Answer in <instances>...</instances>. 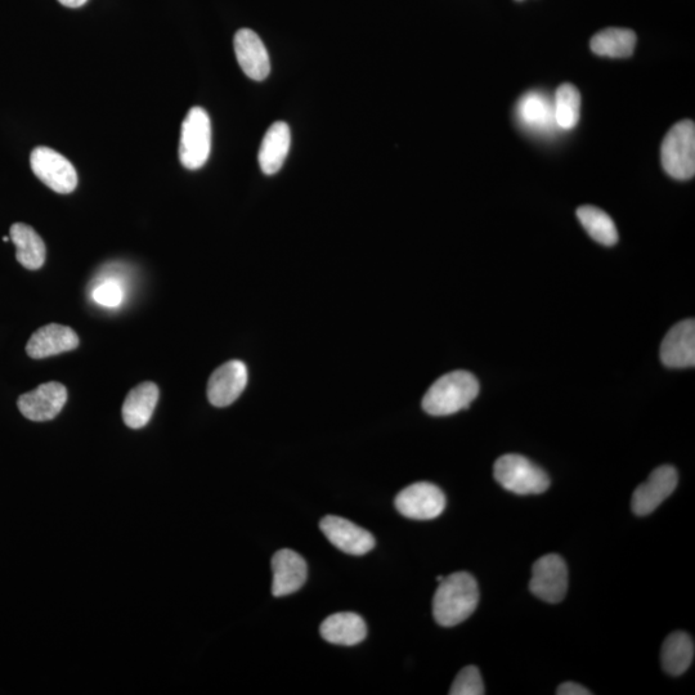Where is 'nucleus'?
I'll list each match as a JSON object with an SVG mask.
<instances>
[{"label": "nucleus", "mask_w": 695, "mask_h": 695, "mask_svg": "<svg viewBox=\"0 0 695 695\" xmlns=\"http://www.w3.org/2000/svg\"><path fill=\"white\" fill-rule=\"evenodd\" d=\"M517 118L524 128L535 133L546 134L558 128L554 118L553 102L541 92H528L520 98Z\"/></svg>", "instance_id": "nucleus-17"}, {"label": "nucleus", "mask_w": 695, "mask_h": 695, "mask_svg": "<svg viewBox=\"0 0 695 695\" xmlns=\"http://www.w3.org/2000/svg\"><path fill=\"white\" fill-rule=\"evenodd\" d=\"M396 508L403 517L415 520L436 519L446 509V496L436 484H411L396 497Z\"/></svg>", "instance_id": "nucleus-8"}, {"label": "nucleus", "mask_w": 695, "mask_h": 695, "mask_svg": "<svg viewBox=\"0 0 695 695\" xmlns=\"http://www.w3.org/2000/svg\"><path fill=\"white\" fill-rule=\"evenodd\" d=\"M679 475L674 466H659L632 495L631 508L639 517L652 514L654 510L674 493Z\"/></svg>", "instance_id": "nucleus-9"}, {"label": "nucleus", "mask_w": 695, "mask_h": 695, "mask_svg": "<svg viewBox=\"0 0 695 695\" xmlns=\"http://www.w3.org/2000/svg\"><path fill=\"white\" fill-rule=\"evenodd\" d=\"M636 34L629 29L609 28L594 35L591 51L595 55L611 58H626L634 53Z\"/></svg>", "instance_id": "nucleus-23"}, {"label": "nucleus", "mask_w": 695, "mask_h": 695, "mask_svg": "<svg viewBox=\"0 0 695 695\" xmlns=\"http://www.w3.org/2000/svg\"><path fill=\"white\" fill-rule=\"evenodd\" d=\"M10 240H11V237H3L4 242L10 241Z\"/></svg>", "instance_id": "nucleus-30"}, {"label": "nucleus", "mask_w": 695, "mask_h": 695, "mask_svg": "<svg viewBox=\"0 0 695 695\" xmlns=\"http://www.w3.org/2000/svg\"><path fill=\"white\" fill-rule=\"evenodd\" d=\"M272 594L276 598L297 593L306 584L308 567L303 556L290 549L277 551L272 558Z\"/></svg>", "instance_id": "nucleus-13"}, {"label": "nucleus", "mask_w": 695, "mask_h": 695, "mask_svg": "<svg viewBox=\"0 0 695 695\" xmlns=\"http://www.w3.org/2000/svg\"><path fill=\"white\" fill-rule=\"evenodd\" d=\"M212 151V123L203 107H192L181 130L179 159L188 170L203 168Z\"/></svg>", "instance_id": "nucleus-5"}, {"label": "nucleus", "mask_w": 695, "mask_h": 695, "mask_svg": "<svg viewBox=\"0 0 695 695\" xmlns=\"http://www.w3.org/2000/svg\"><path fill=\"white\" fill-rule=\"evenodd\" d=\"M10 237L16 246V258L22 267L37 271L46 262L47 249L42 237L33 227L25 223H15L11 227Z\"/></svg>", "instance_id": "nucleus-21"}, {"label": "nucleus", "mask_w": 695, "mask_h": 695, "mask_svg": "<svg viewBox=\"0 0 695 695\" xmlns=\"http://www.w3.org/2000/svg\"><path fill=\"white\" fill-rule=\"evenodd\" d=\"M290 143V128L284 121H277L267 130L258 155L260 169L264 174L273 176V174L280 172L282 165L288 158Z\"/></svg>", "instance_id": "nucleus-19"}, {"label": "nucleus", "mask_w": 695, "mask_h": 695, "mask_svg": "<svg viewBox=\"0 0 695 695\" xmlns=\"http://www.w3.org/2000/svg\"><path fill=\"white\" fill-rule=\"evenodd\" d=\"M479 603V589L475 578L466 572H457L443 578L434 594L433 616L439 626L454 627L468 620Z\"/></svg>", "instance_id": "nucleus-1"}, {"label": "nucleus", "mask_w": 695, "mask_h": 695, "mask_svg": "<svg viewBox=\"0 0 695 695\" xmlns=\"http://www.w3.org/2000/svg\"><path fill=\"white\" fill-rule=\"evenodd\" d=\"M479 394L477 378L468 371L450 372L429 388L423 398V408L432 416L454 415L465 410Z\"/></svg>", "instance_id": "nucleus-2"}, {"label": "nucleus", "mask_w": 695, "mask_h": 695, "mask_svg": "<svg viewBox=\"0 0 695 695\" xmlns=\"http://www.w3.org/2000/svg\"><path fill=\"white\" fill-rule=\"evenodd\" d=\"M62 4V6L69 7V8H79L84 6L85 3L88 2V0H58Z\"/></svg>", "instance_id": "nucleus-29"}, {"label": "nucleus", "mask_w": 695, "mask_h": 695, "mask_svg": "<svg viewBox=\"0 0 695 695\" xmlns=\"http://www.w3.org/2000/svg\"><path fill=\"white\" fill-rule=\"evenodd\" d=\"M484 690L481 672L475 666L463 668L456 676L451 686V695H483Z\"/></svg>", "instance_id": "nucleus-26"}, {"label": "nucleus", "mask_w": 695, "mask_h": 695, "mask_svg": "<svg viewBox=\"0 0 695 695\" xmlns=\"http://www.w3.org/2000/svg\"><path fill=\"white\" fill-rule=\"evenodd\" d=\"M237 62L250 79L262 82L271 73V61L262 39L250 29L237 31L233 39Z\"/></svg>", "instance_id": "nucleus-15"}, {"label": "nucleus", "mask_w": 695, "mask_h": 695, "mask_svg": "<svg viewBox=\"0 0 695 695\" xmlns=\"http://www.w3.org/2000/svg\"><path fill=\"white\" fill-rule=\"evenodd\" d=\"M553 105L556 127L563 130L576 128L580 121L581 94L575 85H560L556 89Z\"/></svg>", "instance_id": "nucleus-25"}, {"label": "nucleus", "mask_w": 695, "mask_h": 695, "mask_svg": "<svg viewBox=\"0 0 695 695\" xmlns=\"http://www.w3.org/2000/svg\"><path fill=\"white\" fill-rule=\"evenodd\" d=\"M529 590L546 603L562 602L568 591V568L562 556L545 555L533 564Z\"/></svg>", "instance_id": "nucleus-7"}, {"label": "nucleus", "mask_w": 695, "mask_h": 695, "mask_svg": "<svg viewBox=\"0 0 695 695\" xmlns=\"http://www.w3.org/2000/svg\"><path fill=\"white\" fill-rule=\"evenodd\" d=\"M518 2H522V0H518Z\"/></svg>", "instance_id": "nucleus-32"}, {"label": "nucleus", "mask_w": 695, "mask_h": 695, "mask_svg": "<svg viewBox=\"0 0 695 695\" xmlns=\"http://www.w3.org/2000/svg\"><path fill=\"white\" fill-rule=\"evenodd\" d=\"M443 578H445V577H443V576H438V577H437V581H438V582H441V581H443Z\"/></svg>", "instance_id": "nucleus-31"}, {"label": "nucleus", "mask_w": 695, "mask_h": 695, "mask_svg": "<svg viewBox=\"0 0 695 695\" xmlns=\"http://www.w3.org/2000/svg\"><path fill=\"white\" fill-rule=\"evenodd\" d=\"M320 528L327 540L345 554L361 556L375 547L374 536L347 519L327 515L321 520Z\"/></svg>", "instance_id": "nucleus-11"}, {"label": "nucleus", "mask_w": 695, "mask_h": 695, "mask_svg": "<svg viewBox=\"0 0 695 695\" xmlns=\"http://www.w3.org/2000/svg\"><path fill=\"white\" fill-rule=\"evenodd\" d=\"M493 477L506 491L515 495H541L549 490L550 478L527 457L504 455L493 466Z\"/></svg>", "instance_id": "nucleus-3"}, {"label": "nucleus", "mask_w": 695, "mask_h": 695, "mask_svg": "<svg viewBox=\"0 0 695 695\" xmlns=\"http://www.w3.org/2000/svg\"><path fill=\"white\" fill-rule=\"evenodd\" d=\"M320 632L327 643L353 647L366 639L367 626L358 614L343 612L327 617L322 622Z\"/></svg>", "instance_id": "nucleus-20"}, {"label": "nucleus", "mask_w": 695, "mask_h": 695, "mask_svg": "<svg viewBox=\"0 0 695 695\" xmlns=\"http://www.w3.org/2000/svg\"><path fill=\"white\" fill-rule=\"evenodd\" d=\"M30 165L35 176L57 194H71L78 186V173L74 165L49 147L34 149L30 155Z\"/></svg>", "instance_id": "nucleus-6"}, {"label": "nucleus", "mask_w": 695, "mask_h": 695, "mask_svg": "<svg viewBox=\"0 0 695 695\" xmlns=\"http://www.w3.org/2000/svg\"><path fill=\"white\" fill-rule=\"evenodd\" d=\"M67 402V389L64 385L51 381L39 385L31 392L22 394L17 402L22 415L31 421H49L60 414Z\"/></svg>", "instance_id": "nucleus-10"}, {"label": "nucleus", "mask_w": 695, "mask_h": 695, "mask_svg": "<svg viewBox=\"0 0 695 695\" xmlns=\"http://www.w3.org/2000/svg\"><path fill=\"white\" fill-rule=\"evenodd\" d=\"M158 385L146 381L130 390L123 405V419L127 427L141 429L150 423L159 402Z\"/></svg>", "instance_id": "nucleus-18"}, {"label": "nucleus", "mask_w": 695, "mask_h": 695, "mask_svg": "<svg viewBox=\"0 0 695 695\" xmlns=\"http://www.w3.org/2000/svg\"><path fill=\"white\" fill-rule=\"evenodd\" d=\"M661 360L670 369H688L695 365V322L684 320L676 324L661 345Z\"/></svg>", "instance_id": "nucleus-14"}, {"label": "nucleus", "mask_w": 695, "mask_h": 695, "mask_svg": "<svg viewBox=\"0 0 695 695\" xmlns=\"http://www.w3.org/2000/svg\"><path fill=\"white\" fill-rule=\"evenodd\" d=\"M556 694L559 695H590L593 694L590 692L589 689H586L585 686H582L577 683H572V681H567V683H563L562 685L559 686L558 690H556Z\"/></svg>", "instance_id": "nucleus-28"}, {"label": "nucleus", "mask_w": 695, "mask_h": 695, "mask_svg": "<svg viewBox=\"0 0 695 695\" xmlns=\"http://www.w3.org/2000/svg\"><path fill=\"white\" fill-rule=\"evenodd\" d=\"M79 336L69 326L51 324L40 327L31 336L26 352L35 360L57 356L78 348Z\"/></svg>", "instance_id": "nucleus-16"}, {"label": "nucleus", "mask_w": 695, "mask_h": 695, "mask_svg": "<svg viewBox=\"0 0 695 695\" xmlns=\"http://www.w3.org/2000/svg\"><path fill=\"white\" fill-rule=\"evenodd\" d=\"M577 218L580 219L582 227L599 244L613 246L618 241V231L616 224L609 215L602 209L595 206L585 205L577 210Z\"/></svg>", "instance_id": "nucleus-24"}, {"label": "nucleus", "mask_w": 695, "mask_h": 695, "mask_svg": "<svg viewBox=\"0 0 695 695\" xmlns=\"http://www.w3.org/2000/svg\"><path fill=\"white\" fill-rule=\"evenodd\" d=\"M662 167L668 176L686 181L695 174V125L693 121H680L668 130L662 142Z\"/></svg>", "instance_id": "nucleus-4"}, {"label": "nucleus", "mask_w": 695, "mask_h": 695, "mask_svg": "<svg viewBox=\"0 0 695 695\" xmlns=\"http://www.w3.org/2000/svg\"><path fill=\"white\" fill-rule=\"evenodd\" d=\"M694 656V640L686 632H674L663 643L661 653L662 666L668 675H683L692 666Z\"/></svg>", "instance_id": "nucleus-22"}, {"label": "nucleus", "mask_w": 695, "mask_h": 695, "mask_svg": "<svg viewBox=\"0 0 695 695\" xmlns=\"http://www.w3.org/2000/svg\"><path fill=\"white\" fill-rule=\"evenodd\" d=\"M248 369L241 361H230L218 367L208 383L209 402L215 407H227L237 401L248 385Z\"/></svg>", "instance_id": "nucleus-12"}, {"label": "nucleus", "mask_w": 695, "mask_h": 695, "mask_svg": "<svg viewBox=\"0 0 695 695\" xmlns=\"http://www.w3.org/2000/svg\"><path fill=\"white\" fill-rule=\"evenodd\" d=\"M94 302L105 308L119 307L124 299V291L115 278H106L105 281L94 286L92 291Z\"/></svg>", "instance_id": "nucleus-27"}]
</instances>
